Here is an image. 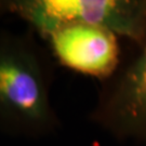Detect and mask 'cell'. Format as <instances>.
I'll list each match as a JSON object with an SVG mask.
<instances>
[{
	"mask_svg": "<svg viewBox=\"0 0 146 146\" xmlns=\"http://www.w3.org/2000/svg\"><path fill=\"white\" fill-rule=\"evenodd\" d=\"M36 38L29 28L0 31V131L19 139L42 137L58 123L50 100L51 72Z\"/></svg>",
	"mask_w": 146,
	"mask_h": 146,
	"instance_id": "1",
	"label": "cell"
},
{
	"mask_svg": "<svg viewBox=\"0 0 146 146\" xmlns=\"http://www.w3.org/2000/svg\"><path fill=\"white\" fill-rule=\"evenodd\" d=\"M42 39L67 24L102 27L139 43L146 40V0H1Z\"/></svg>",
	"mask_w": 146,
	"mask_h": 146,
	"instance_id": "2",
	"label": "cell"
},
{
	"mask_svg": "<svg viewBox=\"0 0 146 146\" xmlns=\"http://www.w3.org/2000/svg\"><path fill=\"white\" fill-rule=\"evenodd\" d=\"M117 35L87 24H67L43 38L58 63L74 72L95 78H106L119 61Z\"/></svg>",
	"mask_w": 146,
	"mask_h": 146,
	"instance_id": "3",
	"label": "cell"
},
{
	"mask_svg": "<svg viewBox=\"0 0 146 146\" xmlns=\"http://www.w3.org/2000/svg\"><path fill=\"white\" fill-rule=\"evenodd\" d=\"M91 118L114 134L146 142V40Z\"/></svg>",
	"mask_w": 146,
	"mask_h": 146,
	"instance_id": "4",
	"label": "cell"
},
{
	"mask_svg": "<svg viewBox=\"0 0 146 146\" xmlns=\"http://www.w3.org/2000/svg\"><path fill=\"white\" fill-rule=\"evenodd\" d=\"M7 13H5V8H3V5H2V2H1V0H0V19L2 17L3 15H5Z\"/></svg>",
	"mask_w": 146,
	"mask_h": 146,
	"instance_id": "5",
	"label": "cell"
}]
</instances>
